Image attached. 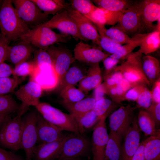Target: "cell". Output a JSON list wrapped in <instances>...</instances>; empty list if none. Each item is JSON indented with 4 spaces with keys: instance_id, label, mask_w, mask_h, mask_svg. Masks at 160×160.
Returning <instances> with one entry per match:
<instances>
[{
    "instance_id": "cell-7",
    "label": "cell",
    "mask_w": 160,
    "mask_h": 160,
    "mask_svg": "<svg viewBox=\"0 0 160 160\" xmlns=\"http://www.w3.org/2000/svg\"><path fill=\"white\" fill-rule=\"evenodd\" d=\"M22 117H9L0 129V143L14 151L21 149Z\"/></svg>"
},
{
    "instance_id": "cell-37",
    "label": "cell",
    "mask_w": 160,
    "mask_h": 160,
    "mask_svg": "<svg viewBox=\"0 0 160 160\" xmlns=\"http://www.w3.org/2000/svg\"><path fill=\"white\" fill-rule=\"evenodd\" d=\"M61 96L63 101L68 103H75L84 98L85 93L74 86H68L61 89Z\"/></svg>"
},
{
    "instance_id": "cell-31",
    "label": "cell",
    "mask_w": 160,
    "mask_h": 160,
    "mask_svg": "<svg viewBox=\"0 0 160 160\" xmlns=\"http://www.w3.org/2000/svg\"><path fill=\"white\" fill-rule=\"evenodd\" d=\"M139 49L145 55L155 52L160 47V30L148 33L142 41Z\"/></svg>"
},
{
    "instance_id": "cell-36",
    "label": "cell",
    "mask_w": 160,
    "mask_h": 160,
    "mask_svg": "<svg viewBox=\"0 0 160 160\" xmlns=\"http://www.w3.org/2000/svg\"><path fill=\"white\" fill-rule=\"evenodd\" d=\"M20 107L11 95H0V115L9 117L10 114L18 112Z\"/></svg>"
},
{
    "instance_id": "cell-42",
    "label": "cell",
    "mask_w": 160,
    "mask_h": 160,
    "mask_svg": "<svg viewBox=\"0 0 160 160\" xmlns=\"http://www.w3.org/2000/svg\"><path fill=\"white\" fill-rule=\"evenodd\" d=\"M20 82L17 77L0 78V95L13 92Z\"/></svg>"
},
{
    "instance_id": "cell-33",
    "label": "cell",
    "mask_w": 160,
    "mask_h": 160,
    "mask_svg": "<svg viewBox=\"0 0 160 160\" xmlns=\"http://www.w3.org/2000/svg\"><path fill=\"white\" fill-rule=\"evenodd\" d=\"M148 33H141L132 36L129 41L122 46L120 51L111 55L110 56L119 60L126 58L136 48L140 46L142 41Z\"/></svg>"
},
{
    "instance_id": "cell-44",
    "label": "cell",
    "mask_w": 160,
    "mask_h": 160,
    "mask_svg": "<svg viewBox=\"0 0 160 160\" xmlns=\"http://www.w3.org/2000/svg\"><path fill=\"white\" fill-rule=\"evenodd\" d=\"M36 66L33 61L24 62L15 67L13 75L17 77L30 76Z\"/></svg>"
},
{
    "instance_id": "cell-15",
    "label": "cell",
    "mask_w": 160,
    "mask_h": 160,
    "mask_svg": "<svg viewBox=\"0 0 160 160\" xmlns=\"http://www.w3.org/2000/svg\"><path fill=\"white\" fill-rule=\"evenodd\" d=\"M100 48L81 41L76 45L74 48V57L75 60L89 66L99 63L111 55L103 52Z\"/></svg>"
},
{
    "instance_id": "cell-57",
    "label": "cell",
    "mask_w": 160,
    "mask_h": 160,
    "mask_svg": "<svg viewBox=\"0 0 160 160\" xmlns=\"http://www.w3.org/2000/svg\"><path fill=\"white\" fill-rule=\"evenodd\" d=\"M11 152L0 148V160H9Z\"/></svg>"
},
{
    "instance_id": "cell-3",
    "label": "cell",
    "mask_w": 160,
    "mask_h": 160,
    "mask_svg": "<svg viewBox=\"0 0 160 160\" xmlns=\"http://www.w3.org/2000/svg\"><path fill=\"white\" fill-rule=\"evenodd\" d=\"M69 36L57 33L49 28L38 25L30 29L20 40L28 42L39 49L46 50L55 44L67 42Z\"/></svg>"
},
{
    "instance_id": "cell-56",
    "label": "cell",
    "mask_w": 160,
    "mask_h": 160,
    "mask_svg": "<svg viewBox=\"0 0 160 160\" xmlns=\"http://www.w3.org/2000/svg\"><path fill=\"white\" fill-rule=\"evenodd\" d=\"M116 87L110 88L107 87L106 95L109 96L112 101L118 104H119L121 103V102L116 93Z\"/></svg>"
},
{
    "instance_id": "cell-17",
    "label": "cell",
    "mask_w": 160,
    "mask_h": 160,
    "mask_svg": "<svg viewBox=\"0 0 160 160\" xmlns=\"http://www.w3.org/2000/svg\"><path fill=\"white\" fill-rule=\"evenodd\" d=\"M117 28L128 35L132 36L145 33L143 29L139 15L134 4L120 15Z\"/></svg>"
},
{
    "instance_id": "cell-39",
    "label": "cell",
    "mask_w": 160,
    "mask_h": 160,
    "mask_svg": "<svg viewBox=\"0 0 160 160\" xmlns=\"http://www.w3.org/2000/svg\"><path fill=\"white\" fill-rule=\"evenodd\" d=\"M70 1L72 8L86 17L97 7L91 0H72Z\"/></svg>"
},
{
    "instance_id": "cell-47",
    "label": "cell",
    "mask_w": 160,
    "mask_h": 160,
    "mask_svg": "<svg viewBox=\"0 0 160 160\" xmlns=\"http://www.w3.org/2000/svg\"><path fill=\"white\" fill-rule=\"evenodd\" d=\"M104 83L107 88L115 87L124 77L119 71L113 70L106 76L103 77Z\"/></svg>"
},
{
    "instance_id": "cell-43",
    "label": "cell",
    "mask_w": 160,
    "mask_h": 160,
    "mask_svg": "<svg viewBox=\"0 0 160 160\" xmlns=\"http://www.w3.org/2000/svg\"><path fill=\"white\" fill-rule=\"evenodd\" d=\"M100 36L99 47L108 54H113L121 50L123 46L122 45L112 41L104 35Z\"/></svg>"
},
{
    "instance_id": "cell-6",
    "label": "cell",
    "mask_w": 160,
    "mask_h": 160,
    "mask_svg": "<svg viewBox=\"0 0 160 160\" xmlns=\"http://www.w3.org/2000/svg\"><path fill=\"white\" fill-rule=\"evenodd\" d=\"M37 112L33 111L22 116L20 147L25 151L26 160H31L37 143Z\"/></svg>"
},
{
    "instance_id": "cell-35",
    "label": "cell",
    "mask_w": 160,
    "mask_h": 160,
    "mask_svg": "<svg viewBox=\"0 0 160 160\" xmlns=\"http://www.w3.org/2000/svg\"><path fill=\"white\" fill-rule=\"evenodd\" d=\"M118 105L111 100L104 98L96 101L92 111L100 119L106 118L115 110Z\"/></svg>"
},
{
    "instance_id": "cell-60",
    "label": "cell",
    "mask_w": 160,
    "mask_h": 160,
    "mask_svg": "<svg viewBox=\"0 0 160 160\" xmlns=\"http://www.w3.org/2000/svg\"><path fill=\"white\" fill-rule=\"evenodd\" d=\"M55 160H81L80 158L58 159Z\"/></svg>"
},
{
    "instance_id": "cell-21",
    "label": "cell",
    "mask_w": 160,
    "mask_h": 160,
    "mask_svg": "<svg viewBox=\"0 0 160 160\" xmlns=\"http://www.w3.org/2000/svg\"><path fill=\"white\" fill-rule=\"evenodd\" d=\"M65 137L66 134L59 140L36 146L32 159L34 160H55L58 159Z\"/></svg>"
},
{
    "instance_id": "cell-12",
    "label": "cell",
    "mask_w": 160,
    "mask_h": 160,
    "mask_svg": "<svg viewBox=\"0 0 160 160\" xmlns=\"http://www.w3.org/2000/svg\"><path fill=\"white\" fill-rule=\"evenodd\" d=\"M51 56L52 66L57 76L59 85L62 78L75 61L71 51L65 47L54 45L46 49Z\"/></svg>"
},
{
    "instance_id": "cell-41",
    "label": "cell",
    "mask_w": 160,
    "mask_h": 160,
    "mask_svg": "<svg viewBox=\"0 0 160 160\" xmlns=\"http://www.w3.org/2000/svg\"><path fill=\"white\" fill-rule=\"evenodd\" d=\"M104 35L121 45L127 43L131 38L126 33L116 27L106 29Z\"/></svg>"
},
{
    "instance_id": "cell-32",
    "label": "cell",
    "mask_w": 160,
    "mask_h": 160,
    "mask_svg": "<svg viewBox=\"0 0 160 160\" xmlns=\"http://www.w3.org/2000/svg\"><path fill=\"white\" fill-rule=\"evenodd\" d=\"M93 3L101 8L110 12H123L131 7L134 3L125 0H94Z\"/></svg>"
},
{
    "instance_id": "cell-26",
    "label": "cell",
    "mask_w": 160,
    "mask_h": 160,
    "mask_svg": "<svg viewBox=\"0 0 160 160\" xmlns=\"http://www.w3.org/2000/svg\"><path fill=\"white\" fill-rule=\"evenodd\" d=\"M123 138L110 131L103 160H121Z\"/></svg>"
},
{
    "instance_id": "cell-45",
    "label": "cell",
    "mask_w": 160,
    "mask_h": 160,
    "mask_svg": "<svg viewBox=\"0 0 160 160\" xmlns=\"http://www.w3.org/2000/svg\"><path fill=\"white\" fill-rule=\"evenodd\" d=\"M146 85L139 84L129 89L125 94L122 99V101L125 100L136 101L141 93L147 87Z\"/></svg>"
},
{
    "instance_id": "cell-61",
    "label": "cell",
    "mask_w": 160,
    "mask_h": 160,
    "mask_svg": "<svg viewBox=\"0 0 160 160\" xmlns=\"http://www.w3.org/2000/svg\"><path fill=\"white\" fill-rule=\"evenodd\" d=\"M3 1L0 0V6L1 5Z\"/></svg>"
},
{
    "instance_id": "cell-16",
    "label": "cell",
    "mask_w": 160,
    "mask_h": 160,
    "mask_svg": "<svg viewBox=\"0 0 160 160\" xmlns=\"http://www.w3.org/2000/svg\"><path fill=\"white\" fill-rule=\"evenodd\" d=\"M106 118H100L94 127L91 142L92 160H103L109 138L105 122Z\"/></svg>"
},
{
    "instance_id": "cell-28",
    "label": "cell",
    "mask_w": 160,
    "mask_h": 160,
    "mask_svg": "<svg viewBox=\"0 0 160 160\" xmlns=\"http://www.w3.org/2000/svg\"><path fill=\"white\" fill-rule=\"evenodd\" d=\"M87 71L81 66L73 64L63 76L59 85L63 88L68 86H75L86 75Z\"/></svg>"
},
{
    "instance_id": "cell-52",
    "label": "cell",
    "mask_w": 160,
    "mask_h": 160,
    "mask_svg": "<svg viewBox=\"0 0 160 160\" xmlns=\"http://www.w3.org/2000/svg\"><path fill=\"white\" fill-rule=\"evenodd\" d=\"M151 90L152 102L160 103V78L151 86Z\"/></svg>"
},
{
    "instance_id": "cell-46",
    "label": "cell",
    "mask_w": 160,
    "mask_h": 160,
    "mask_svg": "<svg viewBox=\"0 0 160 160\" xmlns=\"http://www.w3.org/2000/svg\"><path fill=\"white\" fill-rule=\"evenodd\" d=\"M137 105L145 110L148 108L152 102L151 90L146 88L140 95L136 101Z\"/></svg>"
},
{
    "instance_id": "cell-51",
    "label": "cell",
    "mask_w": 160,
    "mask_h": 160,
    "mask_svg": "<svg viewBox=\"0 0 160 160\" xmlns=\"http://www.w3.org/2000/svg\"><path fill=\"white\" fill-rule=\"evenodd\" d=\"M9 42L0 33V64L7 60L8 48Z\"/></svg>"
},
{
    "instance_id": "cell-4",
    "label": "cell",
    "mask_w": 160,
    "mask_h": 160,
    "mask_svg": "<svg viewBox=\"0 0 160 160\" xmlns=\"http://www.w3.org/2000/svg\"><path fill=\"white\" fill-rule=\"evenodd\" d=\"M143 54L139 50L132 52L127 57L125 61L113 70L119 71L124 78L131 83L145 84L151 87V85L143 70Z\"/></svg>"
},
{
    "instance_id": "cell-5",
    "label": "cell",
    "mask_w": 160,
    "mask_h": 160,
    "mask_svg": "<svg viewBox=\"0 0 160 160\" xmlns=\"http://www.w3.org/2000/svg\"><path fill=\"white\" fill-rule=\"evenodd\" d=\"M91 150V143L86 136L83 133L72 132L66 134L58 159L80 158Z\"/></svg>"
},
{
    "instance_id": "cell-19",
    "label": "cell",
    "mask_w": 160,
    "mask_h": 160,
    "mask_svg": "<svg viewBox=\"0 0 160 160\" xmlns=\"http://www.w3.org/2000/svg\"><path fill=\"white\" fill-rule=\"evenodd\" d=\"M37 143L39 144L52 142L62 138V131L46 121L37 113L36 121Z\"/></svg>"
},
{
    "instance_id": "cell-20",
    "label": "cell",
    "mask_w": 160,
    "mask_h": 160,
    "mask_svg": "<svg viewBox=\"0 0 160 160\" xmlns=\"http://www.w3.org/2000/svg\"><path fill=\"white\" fill-rule=\"evenodd\" d=\"M123 13L113 12L97 7L86 17L96 26L101 36L104 35L106 29L105 25H113L118 23L120 15Z\"/></svg>"
},
{
    "instance_id": "cell-24",
    "label": "cell",
    "mask_w": 160,
    "mask_h": 160,
    "mask_svg": "<svg viewBox=\"0 0 160 160\" xmlns=\"http://www.w3.org/2000/svg\"><path fill=\"white\" fill-rule=\"evenodd\" d=\"M103 77L99 63L89 66L84 78L79 82L78 89L85 93L95 89L101 83Z\"/></svg>"
},
{
    "instance_id": "cell-49",
    "label": "cell",
    "mask_w": 160,
    "mask_h": 160,
    "mask_svg": "<svg viewBox=\"0 0 160 160\" xmlns=\"http://www.w3.org/2000/svg\"><path fill=\"white\" fill-rule=\"evenodd\" d=\"M145 110L153 120L156 126H159L160 123V103L152 102Z\"/></svg>"
},
{
    "instance_id": "cell-59",
    "label": "cell",
    "mask_w": 160,
    "mask_h": 160,
    "mask_svg": "<svg viewBox=\"0 0 160 160\" xmlns=\"http://www.w3.org/2000/svg\"><path fill=\"white\" fill-rule=\"evenodd\" d=\"M9 117L0 115V129L7 119Z\"/></svg>"
},
{
    "instance_id": "cell-54",
    "label": "cell",
    "mask_w": 160,
    "mask_h": 160,
    "mask_svg": "<svg viewBox=\"0 0 160 160\" xmlns=\"http://www.w3.org/2000/svg\"><path fill=\"white\" fill-rule=\"evenodd\" d=\"M13 69L4 62L0 64V78L9 77L13 74Z\"/></svg>"
},
{
    "instance_id": "cell-48",
    "label": "cell",
    "mask_w": 160,
    "mask_h": 160,
    "mask_svg": "<svg viewBox=\"0 0 160 160\" xmlns=\"http://www.w3.org/2000/svg\"><path fill=\"white\" fill-rule=\"evenodd\" d=\"M137 84L131 83L124 78L116 87V93L121 103L122 99L125 93L130 89Z\"/></svg>"
},
{
    "instance_id": "cell-14",
    "label": "cell",
    "mask_w": 160,
    "mask_h": 160,
    "mask_svg": "<svg viewBox=\"0 0 160 160\" xmlns=\"http://www.w3.org/2000/svg\"><path fill=\"white\" fill-rule=\"evenodd\" d=\"M66 10L76 24L81 36L86 41L91 40L99 46L100 36L97 28L92 22L71 6Z\"/></svg>"
},
{
    "instance_id": "cell-1",
    "label": "cell",
    "mask_w": 160,
    "mask_h": 160,
    "mask_svg": "<svg viewBox=\"0 0 160 160\" xmlns=\"http://www.w3.org/2000/svg\"><path fill=\"white\" fill-rule=\"evenodd\" d=\"M30 29L18 16L12 0H4L0 9L1 33L10 43L20 40Z\"/></svg>"
},
{
    "instance_id": "cell-10",
    "label": "cell",
    "mask_w": 160,
    "mask_h": 160,
    "mask_svg": "<svg viewBox=\"0 0 160 160\" xmlns=\"http://www.w3.org/2000/svg\"><path fill=\"white\" fill-rule=\"evenodd\" d=\"M134 108L130 104L121 106L109 117L110 131L124 138L129 129L135 116Z\"/></svg>"
},
{
    "instance_id": "cell-9",
    "label": "cell",
    "mask_w": 160,
    "mask_h": 160,
    "mask_svg": "<svg viewBox=\"0 0 160 160\" xmlns=\"http://www.w3.org/2000/svg\"><path fill=\"white\" fill-rule=\"evenodd\" d=\"M12 2L19 17L29 27L40 25L47 20L48 15L31 0H13Z\"/></svg>"
},
{
    "instance_id": "cell-38",
    "label": "cell",
    "mask_w": 160,
    "mask_h": 160,
    "mask_svg": "<svg viewBox=\"0 0 160 160\" xmlns=\"http://www.w3.org/2000/svg\"><path fill=\"white\" fill-rule=\"evenodd\" d=\"M74 118L79 124L81 133H84L85 129L94 127L100 119L92 110L82 115Z\"/></svg>"
},
{
    "instance_id": "cell-13",
    "label": "cell",
    "mask_w": 160,
    "mask_h": 160,
    "mask_svg": "<svg viewBox=\"0 0 160 160\" xmlns=\"http://www.w3.org/2000/svg\"><path fill=\"white\" fill-rule=\"evenodd\" d=\"M39 25L51 29H57L62 34L71 35L76 39L81 41H86L80 33L76 24L69 16L66 9L57 13L51 19Z\"/></svg>"
},
{
    "instance_id": "cell-30",
    "label": "cell",
    "mask_w": 160,
    "mask_h": 160,
    "mask_svg": "<svg viewBox=\"0 0 160 160\" xmlns=\"http://www.w3.org/2000/svg\"><path fill=\"white\" fill-rule=\"evenodd\" d=\"M143 160L160 159V132L148 138L144 149Z\"/></svg>"
},
{
    "instance_id": "cell-18",
    "label": "cell",
    "mask_w": 160,
    "mask_h": 160,
    "mask_svg": "<svg viewBox=\"0 0 160 160\" xmlns=\"http://www.w3.org/2000/svg\"><path fill=\"white\" fill-rule=\"evenodd\" d=\"M140 138V130L135 116L122 143L121 160H131L139 147Z\"/></svg>"
},
{
    "instance_id": "cell-34",
    "label": "cell",
    "mask_w": 160,
    "mask_h": 160,
    "mask_svg": "<svg viewBox=\"0 0 160 160\" xmlns=\"http://www.w3.org/2000/svg\"><path fill=\"white\" fill-rule=\"evenodd\" d=\"M137 118L140 129L146 136L154 135L159 130L156 129L155 122L145 110L140 111Z\"/></svg>"
},
{
    "instance_id": "cell-8",
    "label": "cell",
    "mask_w": 160,
    "mask_h": 160,
    "mask_svg": "<svg viewBox=\"0 0 160 160\" xmlns=\"http://www.w3.org/2000/svg\"><path fill=\"white\" fill-rule=\"evenodd\" d=\"M134 4L139 15L144 33L156 30V25L153 23L160 19V0H144Z\"/></svg>"
},
{
    "instance_id": "cell-29",
    "label": "cell",
    "mask_w": 160,
    "mask_h": 160,
    "mask_svg": "<svg viewBox=\"0 0 160 160\" xmlns=\"http://www.w3.org/2000/svg\"><path fill=\"white\" fill-rule=\"evenodd\" d=\"M44 13L54 15L60 11L70 7L63 0H31Z\"/></svg>"
},
{
    "instance_id": "cell-50",
    "label": "cell",
    "mask_w": 160,
    "mask_h": 160,
    "mask_svg": "<svg viewBox=\"0 0 160 160\" xmlns=\"http://www.w3.org/2000/svg\"><path fill=\"white\" fill-rule=\"evenodd\" d=\"M120 60L111 57L110 55L105 58L103 61L104 67L103 77L111 72L117 66Z\"/></svg>"
},
{
    "instance_id": "cell-27",
    "label": "cell",
    "mask_w": 160,
    "mask_h": 160,
    "mask_svg": "<svg viewBox=\"0 0 160 160\" xmlns=\"http://www.w3.org/2000/svg\"><path fill=\"white\" fill-rule=\"evenodd\" d=\"M142 59L144 73L151 86L160 78V62L155 57L148 55L143 56Z\"/></svg>"
},
{
    "instance_id": "cell-23",
    "label": "cell",
    "mask_w": 160,
    "mask_h": 160,
    "mask_svg": "<svg viewBox=\"0 0 160 160\" xmlns=\"http://www.w3.org/2000/svg\"><path fill=\"white\" fill-rule=\"evenodd\" d=\"M35 50L33 46L31 44L21 41L14 45L9 46L6 60L13 64L15 67L27 61Z\"/></svg>"
},
{
    "instance_id": "cell-55",
    "label": "cell",
    "mask_w": 160,
    "mask_h": 160,
    "mask_svg": "<svg viewBox=\"0 0 160 160\" xmlns=\"http://www.w3.org/2000/svg\"><path fill=\"white\" fill-rule=\"evenodd\" d=\"M148 140V138L140 143L139 147L131 160H143L144 149L145 144Z\"/></svg>"
},
{
    "instance_id": "cell-58",
    "label": "cell",
    "mask_w": 160,
    "mask_h": 160,
    "mask_svg": "<svg viewBox=\"0 0 160 160\" xmlns=\"http://www.w3.org/2000/svg\"><path fill=\"white\" fill-rule=\"evenodd\" d=\"M9 160H24L20 156L12 152Z\"/></svg>"
},
{
    "instance_id": "cell-62",
    "label": "cell",
    "mask_w": 160,
    "mask_h": 160,
    "mask_svg": "<svg viewBox=\"0 0 160 160\" xmlns=\"http://www.w3.org/2000/svg\"><path fill=\"white\" fill-rule=\"evenodd\" d=\"M159 160H160V159Z\"/></svg>"
},
{
    "instance_id": "cell-25",
    "label": "cell",
    "mask_w": 160,
    "mask_h": 160,
    "mask_svg": "<svg viewBox=\"0 0 160 160\" xmlns=\"http://www.w3.org/2000/svg\"><path fill=\"white\" fill-rule=\"evenodd\" d=\"M96 100L93 97L84 98L73 103L62 101L61 104L74 118L79 117L91 111L93 109Z\"/></svg>"
},
{
    "instance_id": "cell-53",
    "label": "cell",
    "mask_w": 160,
    "mask_h": 160,
    "mask_svg": "<svg viewBox=\"0 0 160 160\" xmlns=\"http://www.w3.org/2000/svg\"><path fill=\"white\" fill-rule=\"evenodd\" d=\"M107 89V88L104 82L95 89L94 97H93L96 101L105 98L104 96L106 95Z\"/></svg>"
},
{
    "instance_id": "cell-22",
    "label": "cell",
    "mask_w": 160,
    "mask_h": 160,
    "mask_svg": "<svg viewBox=\"0 0 160 160\" xmlns=\"http://www.w3.org/2000/svg\"><path fill=\"white\" fill-rule=\"evenodd\" d=\"M30 76V80L38 84L43 90H51L59 85L53 66L41 68L36 66Z\"/></svg>"
},
{
    "instance_id": "cell-2",
    "label": "cell",
    "mask_w": 160,
    "mask_h": 160,
    "mask_svg": "<svg viewBox=\"0 0 160 160\" xmlns=\"http://www.w3.org/2000/svg\"><path fill=\"white\" fill-rule=\"evenodd\" d=\"M35 107L46 121L61 131L81 133L78 123L70 114L64 113L47 103L39 102Z\"/></svg>"
},
{
    "instance_id": "cell-11",
    "label": "cell",
    "mask_w": 160,
    "mask_h": 160,
    "mask_svg": "<svg viewBox=\"0 0 160 160\" xmlns=\"http://www.w3.org/2000/svg\"><path fill=\"white\" fill-rule=\"evenodd\" d=\"M43 90L38 84L30 80L21 86L14 94L21 102L17 115L22 117L30 106H35L39 102Z\"/></svg>"
},
{
    "instance_id": "cell-40",
    "label": "cell",
    "mask_w": 160,
    "mask_h": 160,
    "mask_svg": "<svg viewBox=\"0 0 160 160\" xmlns=\"http://www.w3.org/2000/svg\"><path fill=\"white\" fill-rule=\"evenodd\" d=\"M33 53V61L37 67L41 68L52 66L51 56L46 50L39 49Z\"/></svg>"
}]
</instances>
